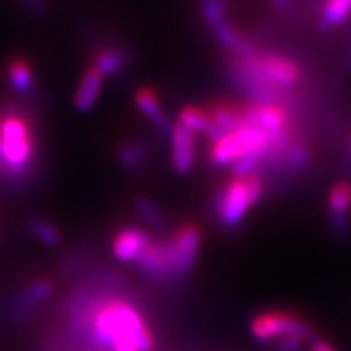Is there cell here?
Listing matches in <instances>:
<instances>
[{"mask_svg":"<svg viewBox=\"0 0 351 351\" xmlns=\"http://www.w3.org/2000/svg\"><path fill=\"white\" fill-rule=\"evenodd\" d=\"M85 306V320L91 322V337L98 345L112 348L116 341L127 340L138 351L155 348V339L142 314L127 300H98L93 304Z\"/></svg>","mask_w":351,"mask_h":351,"instance_id":"6da1fadb","label":"cell"},{"mask_svg":"<svg viewBox=\"0 0 351 351\" xmlns=\"http://www.w3.org/2000/svg\"><path fill=\"white\" fill-rule=\"evenodd\" d=\"M2 158L0 173L10 181L23 179L34 160V138L29 122L19 112H7L0 117Z\"/></svg>","mask_w":351,"mask_h":351,"instance_id":"7a4b0ae2","label":"cell"},{"mask_svg":"<svg viewBox=\"0 0 351 351\" xmlns=\"http://www.w3.org/2000/svg\"><path fill=\"white\" fill-rule=\"evenodd\" d=\"M265 194V182L256 173L245 178H232L215 197V212L226 228H236L249 210Z\"/></svg>","mask_w":351,"mask_h":351,"instance_id":"3957f363","label":"cell"},{"mask_svg":"<svg viewBox=\"0 0 351 351\" xmlns=\"http://www.w3.org/2000/svg\"><path fill=\"white\" fill-rule=\"evenodd\" d=\"M254 340L262 345H275L285 339L315 340L317 333L313 324L301 314L288 309H269L254 315L249 326Z\"/></svg>","mask_w":351,"mask_h":351,"instance_id":"277c9868","label":"cell"},{"mask_svg":"<svg viewBox=\"0 0 351 351\" xmlns=\"http://www.w3.org/2000/svg\"><path fill=\"white\" fill-rule=\"evenodd\" d=\"M269 148L270 138L267 132L243 119V124L238 129L213 142L210 148V160L215 166H226L251 153H262L267 156Z\"/></svg>","mask_w":351,"mask_h":351,"instance_id":"5b68a950","label":"cell"},{"mask_svg":"<svg viewBox=\"0 0 351 351\" xmlns=\"http://www.w3.org/2000/svg\"><path fill=\"white\" fill-rule=\"evenodd\" d=\"M200 231L194 225H184L178 228L171 234V238L166 239L171 265V280L173 282H182L194 269L197 256H199L200 251Z\"/></svg>","mask_w":351,"mask_h":351,"instance_id":"8992f818","label":"cell"},{"mask_svg":"<svg viewBox=\"0 0 351 351\" xmlns=\"http://www.w3.org/2000/svg\"><path fill=\"white\" fill-rule=\"evenodd\" d=\"M245 64L251 67L263 80L271 83V85L283 88L295 86L301 80V70L293 60L287 57L274 54V52H257L252 57H241Z\"/></svg>","mask_w":351,"mask_h":351,"instance_id":"52a82bcc","label":"cell"},{"mask_svg":"<svg viewBox=\"0 0 351 351\" xmlns=\"http://www.w3.org/2000/svg\"><path fill=\"white\" fill-rule=\"evenodd\" d=\"M171 140V161L179 174H186L192 169L195 160L194 134L186 129L181 122H176L169 132Z\"/></svg>","mask_w":351,"mask_h":351,"instance_id":"ba28073f","label":"cell"},{"mask_svg":"<svg viewBox=\"0 0 351 351\" xmlns=\"http://www.w3.org/2000/svg\"><path fill=\"white\" fill-rule=\"evenodd\" d=\"M137 269L156 280H171V265L166 241H153L134 262Z\"/></svg>","mask_w":351,"mask_h":351,"instance_id":"9c48e42d","label":"cell"},{"mask_svg":"<svg viewBox=\"0 0 351 351\" xmlns=\"http://www.w3.org/2000/svg\"><path fill=\"white\" fill-rule=\"evenodd\" d=\"M150 243L152 238L143 230L135 226H127L117 231V234L114 236L112 252L117 261L134 263Z\"/></svg>","mask_w":351,"mask_h":351,"instance_id":"30bf717a","label":"cell"},{"mask_svg":"<svg viewBox=\"0 0 351 351\" xmlns=\"http://www.w3.org/2000/svg\"><path fill=\"white\" fill-rule=\"evenodd\" d=\"M130 64V51L122 44H109L95 52L91 60V69L101 78H111L119 75Z\"/></svg>","mask_w":351,"mask_h":351,"instance_id":"8fae6325","label":"cell"},{"mask_svg":"<svg viewBox=\"0 0 351 351\" xmlns=\"http://www.w3.org/2000/svg\"><path fill=\"white\" fill-rule=\"evenodd\" d=\"M351 208V184L341 181L332 187L328 194V213L335 234H346L348 231V213Z\"/></svg>","mask_w":351,"mask_h":351,"instance_id":"7c38bea8","label":"cell"},{"mask_svg":"<svg viewBox=\"0 0 351 351\" xmlns=\"http://www.w3.org/2000/svg\"><path fill=\"white\" fill-rule=\"evenodd\" d=\"M135 104L140 109V112L147 117L148 121L152 122V125L163 135H169L171 127L173 124H169L168 117L161 108L160 99H158V95L152 88H138L135 91Z\"/></svg>","mask_w":351,"mask_h":351,"instance_id":"4fadbf2b","label":"cell"},{"mask_svg":"<svg viewBox=\"0 0 351 351\" xmlns=\"http://www.w3.org/2000/svg\"><path fill=\"white\" fill-rule=\"evenodd\" d=\"M208 117L213 124L212 142H217L226 134L243 124V108L228 103H217L208 108Z\"/></svg>","mask_w":351,"mask_h":351,"instance_id":"5bb4252c","label":"cell"},{"mask_svg":"<svg viewBox=\"0 0 351 351\" xmlns=\"http://www.w3.org/2000/svg\"><path fill=\"white\" fill-rule=\"evenodd\" d=\"M101 88H103V78L90 67L85 73H83L80 85L77 88L75 98H73V104H75L77 111H90L99 98Z\"/></svg>","mask_w":351,"mask_h":351,"instance_id":"9a60e30c","label":"cell"},{"mask_svg":"<svg viewBox=\"0 0 351 351\" xmlns=\"http://www.w3.org/2000/svg\"><path fill=\"white\" fill-rule=\"evenodd\" d=\"M7 77L12 88L16 91V93L29 95L33 91V86H34L33 70L29 67L28 60L23 59V57H15V59L10 60V64H8V69H7Z\"/></svg>","mask_w":351,"mask_h":351,"instance_id":"2e32d148","label":"cell"},{"mask_svg":"<svg viewBox=\"0 0 351 351\" xmlns=\"http://www.w3.org/2000/svg\"><path fill=\"white\" fill-rule=\"evenodd\" d=\"M52 291H54V285H52L51 280H36V282L29 285V287H26L25 291L19 296V300H16V309H19L20 313L33 309V307H36L39 302L47 300V298L52 295Z\"/></svg>","mask_w":351,"mask_h":351,"instance_id":"e0dca14e","label":"cell"},{"mask_svg":"<svg viewBox=\"0 0 351 351\" xmlns=\"http://www.w3.org/2000/svg\"><path fill=\"white\" fill-rule=\"evenodd\" d=\"M181 124L192 132V134H204L212 140L213 137V124L210 121L208 112L204 109L195 106L184 108L179 114V121Z\"/></svg>","mask_w":351,"mask_h":351,"instance_id":"ac0fdd59","label":"cell"},{"mask_svg":"<svg viewBox=\"0 0 351 351\" xmlns=\"http://www.w3.org/2000/svg\"><path fill=\"white\" fill-rule=\"evenodd\" d=\"M351 15V0H326L320 13V26L332 28L339 26Z\"/></svg>","mask_w":351,"mask_h":351,"instance_id":"d6986e66","label":"cell"},{"mask_svg":"<svg viewBox=\"0 0 351 351\" xmlns=\"http://www.w3.org/2000/svg\"><path fill=\"white\" fill-rule=\"evenodd\" d=\"M32 234L38 241H41L43 244L49 245V247H56L60 244V231L52 225L49 219L36 218L33 219L32 225H29Z\"/></svg>","mask_w":351,"mask_h":351,"instance_id":"ffe728a7","label":"cell"},{"mask_svg":"<svg viewBox=\"0 0 351 351\" xmlns=\"http://www.w3.org/2000/svg\"><path fill=\"white\" fill-rule=\"evenodd\" d=\"M202 15L212 29L226 23V0H202Z\"/></svg>","mask_w":351,"mask_h":351,"instance_id":"44dd1931","label":"cell"},{"mask_svg":"<svg viewBox=\"0 0 351 351\" xmlns=\"http://www.w3.org/2000/svg\"><path fill=\"white\" fill-rule=\"evenodd\" d=\"M117 158H119L121 165L129 169H135L142 166L145 160V148L142 143L138 142H127L122 145L117 152Z\"/></svg>","mask_w":351,"mask_h":351,"instance_id":"7402d4cb","label":"cell"},{"mask_svg":"<svg viewBox=\"0 0 351 351\" xmlns=\"http://www.w3.org/2000/svg\"><path fill=\"white\" fill-rule=\"evenodd\" d=\"M135 212L140 215V218L145 219L148 225L155 228H163L166 223V218L163 212L160 208H156L155 204H152L150 200L147 199H137L134 204Z\"/></svg>","mask_w":351,"mask_h":351,"instance_id":"603a6c76","label":"cell"},{"mask_svg":"<svg viewBox=\"0 0 351 351\" xmlns=\"http://www.w3.org/2000/svg\"><path fill=\"white\" fill-rule=\"evenodd\" d=\"M302 340L300 339H285L275 343V351H300Z\"/></svg>","mask_w":351,"mask_h":351,"instance_id":"cb8c5ba5","label":"cell"},{"mask_svg":"<svg viewBox=\"0 0 351 351\" xmlns=\"http://www.w3.org/2000/svg\"><path fill=\"white\" fill-rule=\"evenodd\" d=\"M309 351H339L335 346H332L328 341H324L320 339H315L311 341L309 345Z\"/></svg>","mask_w":351,"mask_h":351,"instance_id":"d4e9b609","label":"cell"},{"mask_svg":"<svg viewBox=\"0 0 351 351\" xmlns=\"http://www.w3.org/2000/svg\"><path fill=\"white\" fill-rule=\"evenodd\" d=\"M271 3H274V7L275 8H278V10H282V12H291V8H293V3H291V0H270Z\"/></svg>","mask_w":351,"mask_h":351,"instance_id":"484cf974","label":"cell"}]
</instances>
